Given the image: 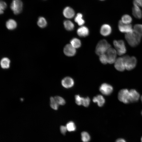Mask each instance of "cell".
Returning a JSON list of instances; mask_svg holds the SVG:
<instances>
[{
	"mask_svg": "<svg viewBox=\"0 0 142 142\" xmlns=\"http://www.w3.org/2000/svg\"><path fill=\"white\" fill-rule=\"evenodd\" d=\"M125 38L131 47H134L140 43L141 35L134 30L132 33L125 34Z\"/></svg>",
	"mask_w": 142,
	"mask_h": 142,
	"instance_id": "1",
	"label": "cell"
},
{
	"mask_svg": "<svg viewBox=\"0 0 142 142\" xmlns=\"http://www.w3.org/2000/svg\"><path fill=\"white\" fill-rule=\"evenodd\" d=\"M111 48L110 45L105 39L100 41L96 47L95 52L96 54L99 56L105 54L108 50Z\"/></svg>",
	"mask_w": 142,
	"mask_h": 142,
	"instance_id": "2",
	"label": "cell"
},
{
	"mask_svg": "<svg viewBox=\"0 0 142 142\" xmlns=\"http://www.w3.org/2000/svg\"><path fill=\"white\" fill-rule=\"evenodd\" d=\"M123 58L125 68L127 70H131L134 68L136 66L137 60L135 57L132 56L130 57L128 55H126L124 56Z\"/></svg>",
	"mask_w": 142,
	"mask_h": 142,
	"instance_id": "3",
	"label": "cell"
},
{
	"mask_svg": "<svg viewBox=\"0 0 142 142\" xmlns=\"http://www.w3.org/2000/svg\"><path fill=\"white\" fill-rule=\"evenodd\" d=\"M23 6L21 0H13L10 5V8L15 15L20 14L22 12Z\"/></svg>",
	"mask_w": 142,
	"mask_h": 142,
	"instance_id": "4",
	"label": "cell"
},
{
	"mask_svg": "<svg viewBox=\"0 0 142 142\" xmlns=\"http://www.w3.org/2000/svg\"><path fill=\"white\" fill-rule=\"evenodd\" d=\"M113 43L116 49L117 53L119 55H122L126 53V49L123 40H115L113 41Z\"/></svg>",
	"mask_w": 142,
	"mask_h": 142,
	"instance_id": "5",
	"label": "cell"
},
{
	"mask_svg": "<svg viewBox=\"0 0 142 142\" xmlns=\"http://www.w3.org/2000/svg\"><path fill=\"white\" fill-rule=\"evenodd\" d=\"M119 100L125 104H128L130 102L129 91L126 89L121 90L118 95Z\"/></svg>",
	"mask_w": 142,
	"mask_h": 142,
	"instance_id": "6",
	"label": "cell"
},
{
	"mask_svg": "<svg viewBox=\"0 0 142 142\" xmlns=\"http://www.w3.org/2000/svg\"><path fill=\"white\" fill-rule=\"evenodd\" d=\"M118 27L119 31L122 33H131L134 31L131 24H124L121 20H120L118 22Z\"/></svg>",
	"mask_w": 142,
	"mask_h": 142,
	"instance_id": "7",
	"label": "cell"
},
{
	"mask_svg": "<svg viewBox=\"0 0 142 142\" xmlns=\"http://www.w3.org/2000/svg\"><path fill=\"white\" fill-rule=\"evenodd\" d=\"M117 52L113 48H110L106 52V54L107 58L108 63L111 64L115 62Z\"/></svg>",
	"mask_w": 142,
	"mask_h": 142,
	"instance_id": "8",
	"label": "cell"
},
{
	"mask_svg": "<svg viewBox=\"0 0 142 142\" xmlns=\"http://www.w3.org/2000/svg\"><path fill=\"white\" fill-rule=\"evenodd\" d=\"M99 90L103 94L106 95H108L112 92L113 88L110 84L106 83H104L102 84L100 87Z\"/></svg>",
	"mask_w": 142,
	"mask_h": 142,
	"instance_id": "9",
	"label": "cell"
},
{
	"mask_svg": "<svg viewBox=\"0 0 142 142\" xmlns=\"http://www.w3.org/2000/svg\"><path fill=\"white\" fill-rule=\"evenodd\" d=\"M64 54L66 55L72 57L76 53L75 48L70 44H67L64 47L63 49Z\"/></svg>",
	"mask_w": 142,
	"mask_h": 142,
	"instance_id": "10",
	"label": "cell"
},
{
	"mask_svg": "<svg viewBox=\"0 0 142 142\" xmlns=\"http://www.w3.org/2000/svg\"><path fill=\"white\" fill-rule=\"evenodd\" d=\"M114 67L119 71L122 72L124 70L125 68L123 57H119L116 60Z\"/></svg>",
	"mask_w": 142,
	"mask_h": 142,
	"instance_id": "11",
	"label": "cell"
},
{
	"mask_svg": "<svg viewBox=\"0 0 142 142\" xmlns=\"http://www.w3.org/2000/svg\"><path fill=\"white\" fill-rule=\"evenodd\" d=\"M61 84L63 87L68 88L72 87L74 84L73 79L69 77H66L63 78L61 81Z\"/></svg>",
	"mask_w": 142,
	"mask_h": 142,
	"instance_id": "12",
	"label": "cell"
},
{
	"mask_svg": "<svg viewBox=\"0 0 142 142\" xmlns=\"http://www.w3.org/2000/svg\"><path fill=\"white\" fill-rule=\"evenodd\" d=\"M112 29L110 25L107 24H103L101 27L100 33L102 36H107L111 33Z\"/></svg>",
	"mask_w": 142,
	"mask_h": 142,
	"instance_id": "13",
	"label": "cell"
},
{
	"mask_svg": "<svg viewBox=\"0 0 142 142\" xmlns=\"http://www.w3.org/2000/svg\"><path fill=\"white\" fill-rule=\"evenodd\" d=\"M132 8V14L136 18L141 19L142 18V12L139 6L135 3H133Z\"/></svg>",
	"mask_w": 142,
	"mask_h": 142,
	"instance_id": "14",
	"label": "cell"
},
{
	"mask_svg": "<svg viewBox=\"0 0 142 142\" xmlns=\"http://www.w3.org/2000/svg\"><path fill=\"white\" fill-rule=\"evenodd\" d=\"M130 102H137L139 99L140 95L136 90L132 89L129 91Z\"/></svg>",
	"mask_w": 142,
	"mask_h": 142,
	"instance_id": "15",
	"label": "cell"
},
{
	"mask_svg": "<svg viewBox=\"0 0 142 142\" xmlns=\"http://www.w3.org/2000/svg\"><path fill=\"white\" fill-rule=\"evenodd\" d=\"M17 22L14 20L11 19L7 21L6 23V26L8 30H12L15 29L17 27Z\"/></svg>",
	"mask_w": 142,
	"mask_h": 142,
	"instance_id": "16",
	"label": "cell"
},
{
	"mask_svg": "<svg viewBox=\"0 0 142 142\" xmlns=\"http://www.w3.org/2000/svg\"><path fill=\"white\" fill-rule=\"evenodd\" d=\"M63 14L66 18H71L74 16L75 13L72 8L69 7H67L64 8L63 11Z\"/></svg>",
	"mask_w": 142,
	"mask_h": 142,
	"instance_id": "17",
	"label": "cell"
},
{
	"mask_svg": "<svg viewBox=\"0 0 142 142\" xmlns=\"http://www.w3.org/2000/svg\"><path fill=\"white\" fill-rule=\"evenodd\" d=\"M77 33L78 36L81 37H85L87 36L89 33L88 28L85 26H82L77 30Z\"/></svg>",
	"mask_w": 142,
	"mask_h": 142,
	"instance_id": "18",
	"label": "cell"
},
{
	"mask_svg": "<svg viewBox=\"0 0 142 142\" xmlns=\"http://www.w3.org/2000/svg\"><path fill=\"white\" fill-rule=\"evenodd\" d=\"M11 61L7 57H4L2 58L0 61V65L1 67L3 69H8L10 67Z\"/></svg>",
	"mask_w": 142,
	"mask_h": 142,
	"instance_id": "19",
	"label": "cell"
},
{
	"mask_svg": "<svg viewBox=\"0 0 142 142\" xmlns=\"http://www.w3.org/2000/svg\"><path fill=\"white\" fill-rule=\"evenodd\" d=\"M93 100L94 102L97 103L99 107L103 106L105 102L104 98L101 95H98L94 97Z\"/></svg>",
	"mask_w": 142,
	"mask_h": 142,
	"instance_id": "20",
	"label": "cell"
},
{
	"mask_svg": "<svg viewBox=\"0 0 142 142\" xmlns=\"http://www.w3.org/2000/svg\"><path fill=\"white\" fill-rule=\"evenodd\" d=\"M37 23L38 26L41 28H45L47 24L46 20L43 17H40L38 18Z\"/></svg>",
	"mask_w": 142,
	"mask_h": 142,
	"instance_id": "21",
	"label": "cell"
},
{
	"mask_svg": "<svg viewBox=\"0 0 142 142\" xmlns=\"http://www.w3.org/2000/svg\"><path fill=\"white\" fill-rule=\"evenodd\" d=\"M83 15L80 13H78L75 17L74 21L79 26L83 25L85 23V21L82 18Z\"/></svg>",
	"mask_w": 142,
	"mask_h": 142,
	"instance_id": "22",
	"label": "cell"
},
{
	"mask_svg": "<svg viewBox=\"0 0 142 142\" xmlns=\"http://www.w3.org/2000/svg\"><path fill=\"white\" fill-rule=\"evenodd\" d=\"M121 21L124 24H129L132 22V19L130 15L125 14L122 16L121 18Z\"/></svg>",
	"mask_w": 142,
	"mask_h": 142,
	"instance_id": "23",
	"label": "cell"
},
{
	"mask_svg": "<svg viewBox=\"0 0 142 142\" xmlns=\"http://www.w3.org/2000/svg\"><path fill=\"white\" fill-rule=\"evenodd\" d=\"M70 44L75 48H77L80 47L81 42L79 39L74 38L72 39L70 41Z\"/></svg>",
	"mask_w": 142,
	"mask_h": 142,
	"instance_id": "24",
	"label": "cell"
},
{
	"mask_svg": "<svg viewBox=\"0 0 142 142\" xmlns=\"http://www.w3.org/2000/svg\"><path fill=\"white\" fill-rule=\"evenodd\" d=\"M63 24L65 28L68 31H72L74 28V24L70 21H65L64 22Z\"/></svg>",
	"mask_w": 142,
	"mask_h": 142,
	"instance_id": "25",
	"label": "cell"
},
{
	"mask_svg": "<svg viewBox=\"0 0 142 142\" xmlns=\"http://www.w3.org/2000/svg\"><path fill=\"white\" fill-rule=\"evenodd\" d=\"M50 107L54 110H57L58 109L59 105L53 97H51L50 98Z\"/></svg>",
	"mask_w": 142,
	"mask_h": 142,
	"instance_id": "26",
	"label": "cell"
},
{
	"mask_svg": "<svg viewBox=\"0 0 142 142\" xmlns=\"http://www.w3.org/2000/svg\"><path fill=\"white\" fill-rule=\"evenodd\" d=\"M82 140L83 142H88L90 140V136L87 132L83 131L81 134Z\"/></svg>",
	"mask_w": 142,
	"mask_h": 142,
	"instance_id": "27",
	"label": "cell"
},
{
	"mask_svg": "<svg viewBox=\"0 0 142 142\" xmlns=\"http://www.w3.org/2000/svg\"><path fill=\"white\" fill-rule=\"evenodd\" d=\"M66 127L68 131L71 132L74 131L76 129V126L74 123L70 121L68 122L66 124Z\"/></svg>",
	"mask_w": 142,
	"mask_h": 142,
	"instance_id": "28",
	"label": "cell"
},
{
	"mask_svg": "<svg viewBox=\"0 0 142 142\" xmlns=\"http://www.w3.org/2000/svg\"><path fill=\"white\" fill-rule=\"evenodd\" d=\"M54 98L59 105H63L65 103V100L62 97L59 96H56Z\"/></svg>",
	"mask_w": 142,
	"mask_h": 142,
	"instance_id": "29",
	"label": "cell"
},
{
	"mask_svg": "<svg viewBox=\"0 0 142 142\" xmlns=\"http://www.w3.org/2000/svg\"><path fill=\"white\" fill-rule=\"evenodd\" d=\"M90 100L88 97L84 98L82 97V105L84 106L87 107L90 104Z\"/></svg>",
	"mask_w": 142,
	"mask_h": 142,
	"instance_id": "30",
	"label": "cell"
},
{
	"mask_svg": "<svg viewBox=\"0 0 142 142\" xmlns=\"http://www.w3.org/2000/svg\"><path fill=\"white\" fill-rule=\"evenodd\" d=\"M134 30L142 36V24L135 25L134 26Z\"/></svg>",
	"mask_w": 142,
	"mask_h": 142,
	"instance_id": "31",
	"label": "cell"
},
{
	"mask_svg": "<svg viewBox=\"0 0 142 142\" xmlns=\"http://www.w3.org/2000/svg\"><path fill=\"white\" fill-rule=\"evenodd\" d=\"M99 60L103 64H106L108 63L107 58L106 54H103L99 55Z\"/></svg>",
	"mask_w": 142,
	"mask_h": 142,
	"instance_id": "32",
	"label": "cell"
},
{
	"mask_svg": "<svg viewBox=\"0 0 142 142\" xmlns=\"http://www.w3.org/2000/svg\"><path fill=\"white\" fill-rule=\"evenodd\" d=\"M7 5L4 1H1L0 2V13L2 14L4 13V11L7 7Z\"/></svg>",
	"mask_w": 142,
	"mask_h": 142,
	"instance_id": "33",
	"label": "cell"
},
{
	"mask_svg": "<svg viewBox=\"0 0 142 142\" xmlns=\"http://www.w3.org/2000/svg\"><path fill=\"white\" fill-rule=\"evenodd\" d=\"M75 103L78 105H82V97L79 95H76L75 96Z\"/></svg>",
	"mask_w": 142,
	"mask_h": 142,
	"instance_id": "34",
	"label": "cell"
},
{
	"mask_svg": "<svg viewBox=\"0 0 142 142\" xmlns=\"http://www.w3.org/2000/svg\"><path fill=\"white\" fill-rule=\"evenodd\" d=\"M60 129L61 133L64 135L65 134L67 130L66 126H61Z\"/></svg>",
	"mask_w": 142,
	"mask_h": 142,
	"instance_id": "35",
	"label": "cell"
},
{
	"mask_svg": "<svg viewBox=\"0 0 142 142\" xmlns=\"http://www.w3.org/2000/svg\"><path fill=\"white\" fill-rule=\"evenodd\" d=\"M133 3L136 4L139 6L142 7V0H133Z\"/></svg>",
	"mask_w": 142,
	"mask_h": 142,
	"instance_id": "36",
	"label": "cell"
},
{
	"mask_svg": "<svg viewBox=\"0 0 142 142\" xmlns=\"http://www.w3.org/2000/svg\"><path fill=\"white\" fill-rule=\"evenodd\" d=\"M115 142H126V140L123 138H119L116 140Z\"/></svg>",
	"mask_w": 142,
	"mask_h": 142,
	"instance_id": "37",
	"label": "cell"
},
{
	"mask_svg": "<svg viewBox=\"0 0 142 142\" xmlns=\"http://www.w3.org/2000/svg\"><path fill=\"white\" fill-rule=\"evenodd\" d=\"M141 142H142V136L141 138Z\"/></svg>",
	"mask_w": 142,
	"mask_h": 142,
	"instance_id": "38",
	"label": "cell"
},
{
	"mask_svg": "<svg viewBox=\"0 0 142 142\" xmlns=\"http://www.w3.org/2000/svg\"><path fill=\"white\" fill-rule=\"evenodd\" d=\"M141 100L142 102V96H141Z\"/></svg>",
	"mask_w": 142,
	"mask_h": 142,
	"instance_id": "39",
	"label": "cell"
},
{
	"mask_svg": "<svg viewBox=\"0 0 142 142\" xmlns=\"http://www.w3.org/2000/svg\"><path fill=\"white\" fill-rule=\"evenodd\" d=\"M141 115H142V111H141Z\"/></svg>",
	"mask_w": 142,
	"mask_h": 142,
	"instance_id": "40",
	"label": "cell"
},
{
	"mask_svg": "<svg viewBox=\"0 0 142 142\" xmlns=\"http://www.w3.org/2000/svg\"></svg>",
	"mask_w": 142,
	"mask_h": 142,
	"instance_id": "41",
	"label": "cell"
}]
</instances>
